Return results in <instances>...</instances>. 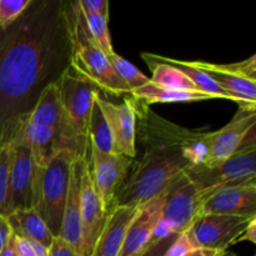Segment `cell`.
Returning <instances> with one entry per match:
<instances>
[{
  "label": "cell",
  "mask_w": 256,
  "mask_h": 256,
  "mask_svg": "<svg viewBox=\"0 0 256 256\" xmlns=\"http://www.w3.org/2000/svg\"><path fill=\"white\" fill-rule=\"evenodd\" d=\"M64 28L62 10L35 2L0 29V126L29 112L26 104L49 72Z\"/></svg>",
  "instance_id": "obj_1"
},
{
  "label": "cell",
  "mask_w": 256,
  "mask_h": 256,
  "mask_svg": "<svg viewBox=\"0 0 256 256\" xmlns=\"http://www.w3.org/2000/svg\"><path fill=\"white\" fill-rule=\"evenodd\" d=\"M136 120L145 152L118 190L112 208L144 205L162 194L188 168L205 164L209 158L212 132L184 129L139 102Z\"/></svg>",
  "instance_id": "obj_2"
},
{
  "label": "cell",
  "mask_w": 256,
  "mask_h": 256,
  "mask_svg": "<svg viewBox=\"0 0 256 256\" xmlns=\"http://www.w3.org/2000/svg\"><path fill=\"white\" fill-rule=\"evenodd\" d=\"M62 22L70 50V64L78 72L112 95L132 94L98 42L92 39L78 2L65 4Z\"/></svg>",
  "instance_id": "obj_3"
},
{
  "label": "cell",
  "mask_w": 256,
  "mask_h": 256,
  "mask_svg": "<svg viewBox=\"0 0 256 256\" xmlns=\"http://www.w3.org/2000/svg\"><path fill=\"white\" fill-rule=\"evenodd\" d=\"M72 152H58L44 168H36L34 182L32 209L55 238L62 229V214L69 190L70 165L76 159Z\"/></svg>",
  "instance_id": "obj_4"
},
{
  "label": "cell",
  "mask_w": 256,
  "mask_h": 256,
  "mask_svg": "<svg viewBox=\"0 0 256 256\" xmlns=\"http://www.w3.org/2000/svg\"><path fill=\"white\" fill-rule=\"evenodd\" d=\"M190 182L204 194L205 202L216 189L256 180V134L249 132L242 146L230 158L215 164H200L185 170Z\"/></svg>",
  "instance_id": "obj_5"
},
{
  "label": "cell",
  "mask_w": 256,
  "mask_h": 256,
  "mask_svg": "<svg viewBox=\"0 0 256 256\" xmlns=\"http://www.w3.org/2000/svg\"><path fill=\"white\" fill-rule=\"evenodd\" d=\"M22 118L24 114L16 116L15 120V130L12 140V149H10L9 186H8L5 218L16 210L32 209L36 166L30 145L24 135Z\"/></svg>",
  "instance_id": "obj_6"
},
{
  "label": "cell",
  "mask_w": 256,
  "mask_h": 256,
  "mask_svg": "<svg viewBox=\"0 0 256 256\" xmlns=\"http://www.w3.org/2000/svg\"><path fill=\"white\" fill-rule=\"evenodd\" d=\"M55 84L59 92L60 104L78 139L82 144L88 145V122L95 94L100 92L99 86L78 72L72 65L60 74Z\"/></svg>",
  "instance_id": "obj_7"
},
{
  "label": "cell",
  "mask_w": 256,
  "mask_h": 256,
  "mask_svg": "<svg viewBox=\"0 0 256 256\" xmlns=\"http://www.w3.org/2000/svg\"><path fill=\"white\" fill-rule=\"evenodd\" d=\"M28 120L32 124L49 129L59 140L62 150L72 152L75 156H85L89 144H82L68 120L60 104L59 92L55 82L44 86L38 96L34 108L28 112Z\"/></svg>",
  "instance_id": "obj_8"
},
{
  "label": "cell",
  "mask_w": 256,
  "mask_h": 256,
  "mask_svg": "<svg viewBox=\"0 0 256 256\" xmlns=\"http://www.w3.org/2000/svg\"><path fill=\"white\" fill-rule=\"evenodd\" d=\"M252 218L204 214L200 215L185 232L195 249L226 252L229 246L236 244V240Z\"/></svg>",
  "instance_id": "obj_9"
},
{
  "label": "cell",
  "mask_w": 256,
  "mask_h": 256,
  "mask_svg": "<svg viewBox=\"0 0 256 256\" xmlns=\"http://www.w3.org/2000/svg\"><path fill=\"white\" fill-rule=\"evenodd\" d=\"M192 64L225 90L239 106H256V55L234 64Z\"/></svg>",
  "instance_id": "obj_10"
},
{
  "label": "cell",
  "mask_w": 256,
  "mask_h": 256,
  "mask_svg": "<svg viewBox=\"0 0 256 256\" xmlns=\"http://www.w3.org/2000/svg\"><path fill=\"white\" fill-rule=\"evenodd\" d=\"M205 196L189 180L185 172L178 175L168 186L162 210V220L170 225L174 232H185L202 215Z\"/></svg>",
  "instance_id": "obj_11"
},
{
  "label": "cell",
  "mask_w": 256,
  "mask_h": 256,
  "mask_svg": "<svg viewBox=\"0 0 256 256\" xmlns=\"http://www.w3.org/2000/svg\"><path fill=\"white\" fill-rule=\"evenodd\" d=\"M88 152H90L88 162L92 185L102 206L109 212L115 195L124 184L128 170L132 166L134 159L115 152H100L90 145Z\"/></svg>",
  "instance_id": "obj_12"
},
{
  "label": "cell",
  "mask_w": 256,
  "mask_h": 256,
  "mask_svg": "<svg viewBox=\"0 0 256 256\" xmlns=\"http://www.w3.org/2000/svg\"><path fill=\"white\" fill-rule=\"evenodd\" d=\"M102 109L114 140V152L134 159L136 156V110L138 102L132 94L120 105L104 99L98 92L94 98Z\"/></svg>",
  "instance_id": "obj_13"
},
{
  "label": "cell",
  "mask_w": 256,
  "mask_h": 256,
  "mask_svg": "<svg viewBox=\"0 0 256 256\" xmlns=\"http://www.w3.org/2000/svg\"><path fill=\"white\" fill-rule=\"evenodd\" d=\"M108 212L102 206L100 198L92 185L89 172L88 154L82 160L80 174V222H82V236L84 255H92L94 245L104 229Z\"/></svg>",
  "instance_id": "obj_14"
},
{
  "label": "cell",
  "mask_w": 256,
  "mask_h": 256,
  "mask_svg": "<svg viewBox=\"0 0 256 256\" xmlns=\"http://www.w3.org/2000/svg\"><path fill=\"white\" fill-rule=\"evenodd\" d=\"M204 214L256 216V180L216 189L202 205Z\"/></svg>",
  "instance_id": "obj_15"
},
{
  "label": "cell",
  "mask_w": 256,
  "mask_h": 256,
  "mask_svg": "<svg viewBox=\"0 0 256 256\" xmlns=\"http://www.w3.org/2000/svg\"><path fill=\"white\" fill-rule=\"evenodd\" d=\"M256 106H240L234 119L220 130L212 132V144L208 162L215 164L232 156L256 125Z\"/></svg>",
  "instance_id": "obj_16"
},
{
  "label": "cell",
  "mask_w": 256,
  "mask_h": 256,
  "mask_svg": "<svg viewBox=\"0 0 256 256\" xmlns=\"http://www.w3.org/2000/svg\"><path fill=\"white\" fill-rule=\"evenodd\" d=\"M166 192L168 188L156 198L140 205L136 216L128 228L119 256H139L150 244L155 228L162 218Z\"/></svg>",
  "instance_id": "obj_17"
},
{
  "label": "cell",
  "mask_w": 256,
  "mask_h": 256,
  "mask_svg": "<svg viewBox=\"0 0 256 256\" xmlns=\"http://www.w3.org/2000/svg\"><path fill=\"white\" fill-rule=\"evenodd\" d=\"M85 156L76 158L70 165L69 190H68L62 229L59 234L60 239L64 240L79 256H85L82 249V222H80V174H82V160Z\"/></svg>",
  "instance_id": "obj_18"
},
{
  "label": "cell",
  "mask_w": 256,
  "mask_h": 256,
  "mask_svg": "<svg viewBox=\"0 0 256 256\" xmlns=\"http://www.w3.org/2000/svg\"><path fill=\"white\" fill-rule=\"evenodd\" d=\"M140 206H115L108 212L104 229L100 232L90 256H119L126 230Z\"/></svg>",
  "instance_id": "obj_19"
},
{
  "label": "cell",
  "mask_w": 256,
  "mask_h": 256,
  "mask_svg": "<svg viewBox=\"0 0 256 256\" xmlns=\"http://www.w3.org/2000/svg\"><path fill=\"white\" fill-rule=\"evenodd\" d=\"M12 234L26 240L39 242L50 248L54 240V235L50 232L45 222L34 209L16 210L6 216Z\"/></svg>",
  "instance_id": "obj_20"
},
{
  "label": "cell",
  "mask_w": 256,
  "mask_h": 256,
  "mask_svg": "<svg viewBox=\"0 0 256 256\" xmlns=\"http://www.w3.org/2000/svg\"><path fill=\"white\" fill-rule=\"evenodd\" d=\"M132 95L138 102H142L145 105L156 104V102H192L214 99L212 96L202 92L169 89V88H162L152 84V82L134 90Z\"/></svg>",
  "instance_id": "obj_21"
},
{
  "label": "cell",
  "mask_w": 256,
  "mask_h": 256,
  "mask_svg": "<svg viewBox=\"0 0 256 256\" xmlns=\"http://www.w3.org/2000/svg\"><path fill=\"white\" fill-rule=\"evenodd\" d=\"M142 58L154 60V62H166V64H170L172 65V66L178 68L180 72H184V74L192 80V84L196 86V89L199 90V92L210 95V96H212L214 99H226V100H232V102H235V100L232 99V98L225 92V90H222L216 82H212V80L205 74V72H202V70L195 68L194 65L192 64V62H184V60L172 59V58H166V56H162V55H156V54H150V52H142Z\"/></svg>",
  "instance_id": "obj_22"
},
{
  "label": "cell",
  "mask_w": 256,
  "mask_h": 256,
  "mask_svg": "<svg viewBox=\"0 0 256 256\" xmlns=\"http://www.w3.org/2000/svg\"><path fill=\"white\" fill-rule=\"evenodd\" d=\"M88 142L90 146L100 152H105V154L114 152V140H112V130L95 100L92 112H90L89 122H88Z\"/></svg>",
  "instance_id": "obj_23"
},
{
  "label": "cell",
  "mask_w": 256,
  "mask_h": 256,
  "mask_svg": "<svg viewBox=\"0 0 256 256\" xmlns=\"http://www.w3.org/2000/svg\"><path fill=\"white\" fill-rule=\"evenodd\" d=\"M142 59L146 62L152 70V79L150 82L155 85H159L162 88H169V89H179V90H192V92H199L196 89L192 80L186 76L182 72H180L178 68L166 62H154L150 59Z\"/></svg>",
  "instance_id": "obj_24"
},
{
  "label": "cell",
  "mask_w": 256,
  "mask_h": 256,
  "mask_svg": "<svg viewBox=\"0 0 256 256\" xmlns=\"http://www.w3.org/2000/svg\"><path fill=\"white\" fill-rule=\"evenodd\" d=\"M15 120L5 122L0 126V214H5L6 206L8 186H9L10 172V149L15 130Z\"/></svg>",
  "instance_id": "obj_25"
},
{
  "label": "cell",
  "mask_w": 256,
  "mask_h": 256,
  "mask_svg": "<svg viewBox=\"0 0 256 256\" xmlns=\"http://www.w3.org/2000/svg\"><path fill=\"white\" fill-rule=\"evenodd\" d=\"M109 60L110 64L114 68V70L119 75L120 79L129 88L130 92H132L134 90L139 89V88L144 86L148 82H150L149 78L145 76L135 65H132V62H128L126 59L120 56L116 52H112L109 56Z\"/></svg>",
  "instance_id": "obj_26"
},
{
  "label": "cell",
  "mask_w": 256,
  "mask_h": 256,
  "mask_svg": "<svg viewBox=\"0 0 256 256\" xmlns=\"http://www.w3.org/2000/svg\"><path fill=\"white\" fill-rule=\"evenodd\" d=\"M84 15L85 22H86V26L89 29L90 35L92 36V39L98 42L100 48L102 49V52L106 54V56L109 58L112 52H115L112 50V39H110L109 34V26H108V20H109V15H102V14H94V12H82Z\"/></svg>",
  "instance_id": "obj_27"
},
{
  "label": "cell",
  "mask_w": 256,
  "mask_h": 256,
  "mask_svg": "<svg viewBox=\"0 0 256 256\" xmlns=\"http://www.w3.org/2000/svg\"><path fill=\"white\" fill-rule=\"evenodd\" d=\"M32 4V0H0V29L14 24Z\"/></svg>",
  "instance_id": "obj_28"
},
{
  "label": "cell",
  "mask_w": 256,
  "mask_h": 256,
  "mask_svg": "<svg viewBox=\"0 0 256 256\" xmlns=\"http://www.w3.org/2000/svg\"><path fill=\"white\" fill-rule=\"evenodd\" d=\"M179 234H172L168 238H162V239H152L150 244L145 248L144 252L139 256H164L166 250L169 249L170 245L176 240Z\"/></svg>",
  "instance_id": "obj_29"
},
{
  "label": "cell",
  "mask_w": 256,
  "mask_h": 256,
  "mask_svg": "<svg viewBox=\"0 0 256 256\" xmlns=\"http://www.w3.org/2000/svg\"><path fill=\"white\" fill-rule=\"evenodd\" d=\"M192 250H195V248L190 242L186 232H182L178 235L176 240L170 245V248L166 250L164 256H185Z\"/></svg>",
  "instance_id": "obj_30"
},
{
  "label": "cell",
  "mask_w": 256,
  "mask_h": 256,
  "mask_svg": "<svg viewBox=\"0 0 256 256\" xmlns=\"http://www.w3.org/2000/svg\"><path fill=\"white\" fill-rule=\"evenodd\" d=\"M80 10L84 12L109 15V2L108 0H78Z\"/></svg>",
  "instance_id": "obj_31"
},
{
  "label": "cell",
  "mask_w": 256,
  "mask_h": 256,
  "mask_svg": "<svg viewBox=\"0 0 256 256\" xmlns=\"http://www.w3.org/2000/svg\"><path fill=\"white\" fill-rule=\"evenodd\" d=\"M49 256H79L64 240L59 236L54 238L52 244L49 248Z\"/></svg>",
  "instance_id": "obj_32"
},
{
  "label": "cell",
  "mask_w": 256,
  "mask_h": 256,
  "mask_svg": "<svg viewBox=\"0 0 256 256\" xmlns=\"http://www.w3.org/2000/svg\"><path fill=\"white\" fill-rule=\"evenodd\" d=\"M15 248H16L18 256H36L29 240L24 239V238H19L15 235Z\"/></svg>",
  "instance_id": "obj_33"
},
{
  "label": "cell",
  "mask_w": 256,
  "mask_h": 256,
  "mask_svg": "<svg viewBox=\"0 0 256 256\" xmlns=\"http://www.w3.org/2000/svg\"><path fill=\"white\" fill-rule=\"evenodd\" d=\"M242 240H249L252 244L256 242V218H252V219L250 220L249 225H248L245 232L242 234V236L236 240V242H242Z\"/></svg>",
  "instance_id": "obj_34"
},
{
  "label": "cell",
  "mask_w": 256,
  "mask_h": 256,
  "mask_svg": "<svg viewBox=\"0 0 256 256\" xmlns=\"http://www.w3.org/2000/svg\"><path fill=\"white\" fill-rule=\"evenodd\" d=\"M10 234H12V229L9 226V222H8L6 218L4 215L0 214V250L2 249Z\"/></svg>",
  "instance_id": "obj_35"
},
{
  "label": "cell",
  "mask_w": 256,
  "mask_h": 256,
  "mask_svg": "<svg viewBox=\"0 0 256 256\" xmlns=\"http://www.w3.org/2000/svg\"><path fill=\"white\" fill-rule=\"evenodd\" d=\"M0 256H18L16 248H15V235L10 234L2 249L0 250Z\"/></svg>",
  "instance_id": "obj_36"
},
{
  "label": "cell",
  "mask_w": 256,
  "mask_h": 256,
  "mask_svg": "<svg viewBox=\"0 0 256 256\" xmlns=\"http://www.w3.org/2000/svg\"><path fill=\"white\" fill-rule=\"evenodd\" d=\"M30 245H32V250H34L35 255L36 256H49V248L44 246V245L39 244V242H35L29 240Z\"/></svg>",
  "instance_id": "obj_37"
},
{
  "label": "cell",
  "mask_w": 256,
  "mask_h": 256,
  "mask_svg": "<svg viewBox=\"0 0 256 256\" xmlns=\"http://www.w3.org/2000/svg\"><path fill=\"white\" fill-rule=\"evenodd\" d=\"M222 252H212V250L206 249H195L192 252H188L185 256H218Z\"/></svg>",
  "instance_id": "obj_38"
},
{
  "label": "cell",
  "mask_w": 256,
  "mask_h": 256,
  "mask_svg": "<svg viewBox=\"0 0 256 256\" xmlns=\"http://www.w3.org/2000/svg\"><path fill=\"white\" fill-rule=\"evenodd\" d=\"M218 256H235V255L232 254V252H228V250H226V252H220V254L218 255Z\"/></svg>",
  "instance_id": "obj_39"
}]
</instances>
